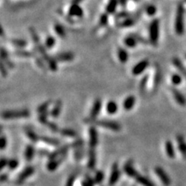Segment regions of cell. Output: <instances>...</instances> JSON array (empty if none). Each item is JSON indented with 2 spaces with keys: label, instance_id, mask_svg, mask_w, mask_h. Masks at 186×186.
<instances>
[{
  "label": "cell",
  "instance_id": "6da1fadb",
  "mask_svg": "<svg viewBox=\"0 0 186 186\" xmlns=\"http://www.w3.org/2000/svg\"><path fill=\"white\" fill-rule=\"evenodd\" d=\"M184 9L182 4L178 5L175 16V22H174V29L178 35H182L184 33Z\"/></svg>",
  "mask_w": 186,
  "mask_h": 186
},
{
  "label": "cell",
  "instance_id": "7a4b0ae2",
  "mask_svg": "<svg viewBox=\"0 0 186 186\" xmlns=\"http://www.w3.org/2000/svg\"><path fill=\"white\" fill-rule=\"evenodd\" d=\"M30 115V111L27 109H16V110H7L4 111L2 113V117L3 119H15L21 118L29 117Z\"/></svg>",
  "mask_w": 186,
  "mask_h": 186
},
{
  "label": "cell",
  "instance_id": "3957f363",
  "mask_svg": "<svg viewBox=\"0 0 186 186\" xmlns=\"http://www.w3.org/2000/svg\"><path fill=\"white\" fill-rule=\"evenodd\" d=\"M159 20H154L150 24L149 34L150 41L153 45L156 46L158 44V38H159Z\"/></svg>",
  "mask_w": 186,
  "mask_h": 186
},
{
  "label": "cell",
  "instance_id": "277c9868",
  "mask_svg": "<svg viewBox=\"0 0 186 186\" xmlns=\"http://www.w3.org/2000/svg\"><path fill=\"white\" fill-rule=\"evenodd\" d=\"M94 123L97 126H101V127L106 128V129H111L113 131H119L121 129L120 124L118 122H115V121L111 120H96Z\"/></svg>",
  "mask_w": 186,
  "mask_h": 186
},
{
  "label": "cell",
  "instance_id": "5b68a950",
  "mask_svg": "<svg viewBox=\"0 0 186 186\" xmlns=\"http://www.w3.org/2000/svg\"><path fill=\"white\" fill-rule=\"evenodd\" d=\"M120 177V171L119 169V165L117 163H114L112 166L110 177L109 180V186H113L119 179Z\"/></svg>",
  "mask_w": 186,
  "mask_h": 186
},
{
  "label": "cell",
  "instance_id": "8992f818",
  "mask_svg": "<svg viewBox=\"0 0 186 186\" xmlns=\"http://www.w3.org/2000/svg\"><path fill=\"white\" fill-rule=\"evenodd\" d=\"M154 171L158 175V178H160L161 182L164 184L165 186H169L171 184V178L168 176V174H167L164 170L161 167H156L154 168Z\"/></svg>",
  "mask_w": 186,
  "mask_h": 186
},
{
  "label": "cell",
  "instance_id": "52a82bcc",
  "mask_svg": "<svg viewBox=\"0 0 186 186\" xmlns=\"http://www.w3.org/2000/svg\"><path fill=\"white\" fill-rule=\"evenodd\" d=\"M149 65V61L148 60H142L140 62H138L136 65H134L133 67L132 73L133 75H140L142 74L144 71L146 70L148 66Z\"/></svg>",
  "mask_w": 186,
  "mask_h": 186
},
{
  "label": "cell",
  "instance_id": "ba28073f",
  "mask_svg": "<svg viewBox=\"0 0 186 186\" xmlns=\"http://www.w3.org/2000/svg\"><path fill=\"white\" fill-rule=\"evenodd\" d=\"M35 171V169L33 166H29L27 167L22 172L20 173V175L17 177L16 182L18 184H21V183L24 182L27 178H28L29 177H30Z\"/></svg>",
  "mask_w": 186,
  "mask_h": 186
},
{
  "label": "cell",
  "instance_id": "9c48e42d",
  "mask_svg": "<svg viewBox=\"0 0 186 186\" xmlns=\"http://www.w3.org/2000/svg\"><path fill=\"white\" fill-rule=\"evenodd\" d=\"M101 109H102V100L100 99H96L95 100L94 103L92 105V109L90 112V119L91 121L95 120L98 115L100 112Z\"/></svg>",
  "mask_w": 186,
  "mask_h": 186
},
{
  "label": "cell",
  "instance_id": "30bf717a",
  "mask_svg": "<svg viewBox=\"0 0 186 186\" xmlns=\"http://www.w3.org/2000/svg\"><path fill=\"white\" fill-rule=\"evenodd\" d=\"M123 170L125 173L130 178H136L137 176L139 174V173L133 168V162L132 160H129L126 164H124Z\"/></svg>",
  "mask_w": 186,
  "mask_h": 186
},
{
  "label": "cell",
  "instance_id": "8fae6325",
  "mask_svg": "<svg viewBox=\"0 0 186 186\" xmlns=\"http://www.w3.org/2000/svg\"><path fill=\"white\" fill-rule=\"evenodd\" d=\"M65 158H66V154L65 155H63V156L60 157V158H55V159H53V160H50L47 164V169L49 171H54L55 170L57 169L59 165L63 162V161H64Z\"/></svg>",
  "mask_w": 186,
  "mask_h": 186
},
{
  "label": "cell",
  "instance_id": "7c38bea8",
  "mask_svg": "<svg viewBox=\"0 0 186 186\" xmlns=\"http://www.w3.org/2000/svg\"><path fill=\"white\" fill-rule=\"evenodd\" d=\"M98 144V133L95 126H91L89 129V146L95 149Z\"/></svg>",
  "mask_w": 186,
  "mask_h": 186
},
{
  "label": "cell",
  "instance_id": "4fadbf2b",
  "mask_svg": "<svg viewBox=\"0 0 186 186\" xmlns=\"http://www.w3.org/2000/svg\"><path fill=\"white\" fill-rule=\"evenodd\" d=\"M71 147V145H68V144H67V145H64V146H63L62 148H59V149L57 150V151H54L53 153L49 154L48 156L49 160L55 159V158H60V157L63 156V155H65L67 151H68L69 148H70Z\"/></svg>",
  "mask_w": 186,
  "mask_h": 186
},
{
  "label": "cell",
  "instance_id": "5bb4252c",
  "mask_svg": "<svg viewBox=\"0 0 186 186\" xmlns=\"http://www.w3.org/2000/svg\"><path fill=\"white\" fill-rule=\"evenodd\" d=\"M135 102H136V99L133 96H127L122 102V107L126 111L131 110L135 105Z\"/></svg>",
  "mask_w": 186,
  "mask_h": 186
},
{
  "label": "cell",
  "instance_id": "9a60e30c",
  "mask_svg": "<svg viewBox=\"0 0 186 186\" xmlns=\"http://www.w3.org/2000/svg\"><path fill=\"white\" fill-rule=\"evenodd\" d=\"M68 14L71 16L81 17L83 15V11H82V9L78 5V4L73 3V5L69 9Z\"/></svg>",
  "mask_w": 186,
  "mask_h": 186
},
{
  "label": "cell",
  "instance_id": "2e32d148",
  "mask_svg": "<svg viewBox=\"0 0 186 186\" xmlns=\"http://www.w3.org/2000/svg\"><path fill=\"white\" fill-rule=\"evenodd\" d=\"M171 92H172L173 96H174V99H175V101L178 102V104L181 105V106H185L186 99H185V98H184V96L181 94V92L175 89H171Z\"/></svg>",
  "mask_w": 186,
  "mask_h": 186
},
{
  "label": "cell",
  "instance_id": "e0dca14e",
  "mask_svg": "<svg viewBox=\"0 0 186 186\" xmlns=\"http://www.w3.org/2000/svg\"><path fill=\"white\" fill-rule=\"evenodd\" d=\"M73 59H74V54L71 52L60 53L55 57V60L57 61H70Z\"/></svg>",
  "mask_w": 186,
  "mask_h": 186
},
{
  "label": "cell",
  "instance_id": "ac0fdd59",
  "mask_svg": "<svg viewBox=\"0 0 186 186\" xmlns=\"http://www.w3.org/2000/svg\"><path fill=\"white\" fill-rule=\"evenodd\" d=\"M177 141H178V147L179 151L184 158H186V143L184 142V137L182 135L177 136Z\"/></svg>",
  "mask_w": 186,
  "mask_h": 186
},
{
  "label": "cell",
  "instance_id": "d6986e66",
  "mask_svg": "<svg viewBox=\"0 0 186 186\" xmlns=\"http://www.w3.org/2000/svg\"><path fill=\"white\" fill-rule=\"evenodd\" d=\"M96 164V154L95 152V149L90 148L89 153V162L88 166L90 169H93Z\"/></svg>",
  "mask_w": 186,
  "mask_h": 186
},
{
  "label": "cell",
  "instance_id": "ffe728a7",
  "mask_svg": "<svg viewBox=\"0 0 186 186\" xmlns=\"http://www.w3.org/2000/svg\"><path fill=\"white\" fill-rule=\"evenodd\" d=\"M34 154H35L34 147L33 145H31V144L27 145L25 149V152H24V157H25L26 160L27 161H32L34 157Z\"/></svg>",
  "mask_w": 186,
  "mask_h": 186
},
{
  "label": "cell",
  "instance_id": "44dd1931",
  "mask_svg": "<svg viewBox=\"0 0 186 186\" xmlns=\"http://www.w3.org/2000/svg\"><path fill=\"white\" fill-rule=\"evenodd\" d=\"M165 152L167 154V156L170 158H174L175 157V152H174V146L170 140H167L165 142Z\"/></svg>",
  "mask_w": 186,
  "mask_h": 186
},
{
  "label": "cell",
  "instance_id": "7402d4cb",
  "mask_svg": "<svg viewBox=\"0 0 186 186\" xmlns=\"http://www.w3.org/2000/svg\"><path fill=\"white\" fill-rule=\"evenodd\" d=\"M118 110V105L115 101H109L106 104V111L109 115H113L116 113Z\"/></svg>",
  "mask_w": 186,
  "mask_h": 186
},
{
  "label": "cell",
  "instance_id": "603a6c76",
  "mask_svg": "<svg viewBox=\"0 0 186 186\" xmlns=\"http://www.w3.org/2000/svg\"><path fill=\"white\" fill-rule=\"evenodd\" d=\"M62 107V102L60 100H57L55 103V106L52 109L51 112H50V116L54 118H57L60 113V110H61Z\"/></svg>",
  "mask_w": 186,
  "mask_h": 186
},
{
  "label": "cell",
  "instance_id": "cb8c5ba5",
  "mask_svg": "<svg viewBox=\"0 0 186 186\" xmlns=\"http://www.w3.org/2000/svg\"><path fill=\"white\" fill-rule=\"evenodd\" d=\"M137 43L138 40L136 38V37H135V35L129 36V37H126L125 40H124V44H125V45L128 47H130V48L136 47Z\"/></svg>",
  "mask_w": 186,
  "mask_h": 186
},
{
  "label": "cell",
  "instance_id": "d4e9b609",
  "mask_svg": "<svg viewBox=\"0 0 186 186\" xmlns=\"http://www.w3.org/2000/svg\"><path fill=\"white\" fill-rule=\"evenodd\" d=\"M40 140L43 141L45 144H49L50 146H54V147H57L60 145V141L57 139H54V138L48 137H40Z\"/></svg>",
  "mask_w": 186,
  "mask_h": 186
},
{
  "label": "cell",
  "instance_id": "484cf974",
  "mask_svg": "<svg viewBox=\"0 0 186 186\" xmlns=\"http://www.w3.org/2000/svg\"><path fill=\"white\" fill-rule=\"evenodd\" d=\"M135 179H136V181H137L139 184H142L143 186H154V183H153L152 181H150L146 177L140 175V174H138Z\"/></svg>",
  "mask_w": 186,
  "mask_h": 186
},
{
  "label": "cell",
  "instance_id": "4316f807",
  "mask_svg": "<svg viewBox=\"0 0 186 186\" xmlns=\"http://www.w3.org/2000/svg\"><path fill=\"white\" fill-rule=\"evenodd\" d=\"M118 57H119V61H120L122 64L126 63V61H127L128 60V57H129L127 51H126L125 49L121 48V47L119 48V50H118Z\"/></svg>",
  "mask_w": 186,
  "mask_h": 186
},
{
  "label": "cell",
  "instance_id": "83f0119b",
  "mask_svg": "<svg viewBox=\"0 0 186 186\" xmlns=\"http://www.w3.org/2000/svg\"><path fill=\"white\" fill-rule=\"evenodd\" d=\"M173 64L175 65V67L178 69V71L181 72V74L183 75V76L186 78V69L184 68V67L183 66L181 60L178 58H177V57H175V58L173 59Z\"/></svg>",
  "mask_w": 186,
  "mask_h": 186
},
{
  "label": "cell",
  "instance_id": "f1b7e54d",
  "mask_svg": "<svg viewBox=\"0 0 186 186\" xmlns=\"http://www.w3.org/2000/svg\"><path fill=\"white\" fill-rule=\"evenodd\" d=\"M60 133L61 135L64 137H67L71 138H76L77 137V133L74 130V129H68V128H64L60 130Z\"/></svg>",
  "mask_w": 186,
  "mask_h": 186
},
{
  "label": "cell",
  "instance_id": "f546056e",
  "mask_svg": "<svg viewBox=\"0 0 186 186\" xmlns=\"http://www.w3.org/2000/svg\"><path fill=\"white\" fill-rule=\"evenodd\" d=\"M161 80V71L159 67H158L155 71V74H154V89H158L160 85V82Z\"/></svg>",
  "mask_w": 186,
  "mask_h": 186
},
{
  "label": "cell",
  "instance_id": "4dcf8cb0",
  "mask_svg": "<svg viewBox=\"0 0 186 186\" xmlns=\"http://www.w3.org/2000/svg\"><path fill=\"white\" fill-rule=\"evenodd\" d=\"M118 3H119L118 0H109L107 6H106V12L108 13H113L116 10Z\"/></svg>",
  "mask_w": 186,
  "mask_h": 186
},
{
  "label": "cell",
  "instance_id": "1f68e13d",
  "mask_svg": "<svg viewBox=\"0 0 186 186\" xmlns=\"http://www.w3.org/2000/svg\"><path fill=\"white\" fill-rule=\"evenodd\" d=\"M26 134H27V137H28L30 140L32 141V142L36 143L38 140H40V137H39L34 130H32V129H27V130H26Z\"/></svg>",
  "mask_w": 186,
  "mask_h": 186
},
{
  "label": "cell",
  "instance_id": "d6a6232c",
  "mask_svg": "<svg viewBox=\"0 0 186 186\" xmlns=\"http://www.w3.org/2000/svg\"><path fill=\"white\" fill-rule=\"evenodd\" d=\"M11 43H12L13 45L16 46L19 48H23V47H25L27 45V41L22 40V39H13V40H11Z\"/></svg>",
  "mask_w": 186,
  "mask_h": 186
},
{
  "label": "cell",
  "instance_id": "836d02e7",
  "mask_svg": "<svg viewBox=\"0 0 186 186\" xmlns=\"http://www.w3.org/2000/svg\"><path fill=\"white\" fill-rule=\"evenodd\" d=\"M52 103V100H47L46 102H44V103L40 105L38 108H37V111L39 113H42V112H46L47 110V108L50 106V105Z\"/></svg>",
  "mask_w": 186,
  "mask_h": 186
},
{
  "label": "cell",
  "instance_id": "e575fe53",
  "mask_svg": "<svg viewBox=\"0 0 186 186\" xmlns=\"http://www.w3.org/2000/svg\"><path fill=\"white\" fill-rule=\"evenodd\" d=\"M19 164H20V162H19V161L17 159H16V158H13V159H10L8 161V168L9 170H15L16 169L17 167L19 166Z\"/></svg>",
  "mask_w": 186,
  "mask_h": 186
},
{
  "label": "cell",
  "instance_id": "d590c367",
  "mask_svg": "<svg viewBox=\"0 0 186 186\" xmlns=\"http://www.w3.org/2000/svg\"><path fill=\"white\" fill-rule=\"evenodd\" d=\"M134 24H135V20H134L133 19L126 18L122 23L119 24V26L122 27H129L133 26Z\"/></svg>",
  "mask_w": 186,
  "mask_h": 186
},
{
  "label": "cell",
  "instance_id": "8d00e7d4",
  "mask_svg": "<svg viewBox=\"0 0 186 186\" xmlns=\"http://www.w3.org/2000/svg\"><path fill=\"white\" fill-rule=\"evenodd\" d=\"M54 30H55L56 34H57L59 37H65V31H64V27L60 26V24H55V26H54Z\"/></svg>",
  "mask_w": 186,
  "mask_h": 186
},
{
  "label": "cell",
  "instance_id": "74e56055",
  "mask_svg": "<svg viewBox=\"0 0 186 186\" xmlns=\"http://www.w3.org/2000/svg\"><path fill=\"white\" fill-rule=\"evenodd\" d=\"M104 179V174L102 171H98L94 178V181L96 184H101Z\"/></svg>",
  "mask_w": 186,
  "mask_h": 186
},
{
  "label": "cell",
  "instance_id": "f35d334b",
  "mask_svg": "<svg viewBox=\"0 0 186 186\" xmlns=\"http://www.w3.org/2000/svg\"><path fill=\"white\" fill-rule=\"evenodd\" d=\"M148 82V75L144 76L143 78L141 79L140 83V91L141 92H144V91H145Z\"/></svg>",
  "mask_w": 186,
  "mask_h": 186
},
{
  "label": "cell",
  "instance_id": "ab89813d",
  "mask_svg": "<svg viewBox=\"0 0 186 186\" xmlns=\"http://www.w3.org/2000/svg\"><path fill=\"white\" fill-rule=\"evenodd\" d=\"M55 44V39L52 37V36H49L47 37V38L46 39L45 41V45L47 48H51L52 47H54V45Z\"/></svg>",
  "mask_w": 186,
  "mask_h": 186
},
{
  "label": "cell",
  "instance_id": "60d3db41",
  "mask_svg": "<svg viewBox=\"0 0 186 186\" xmlns=\"http://www.w3.org/2000/svg\"><path fill=\"white\" fill-rule=\"evenodd\" d=\"M49 115V112H47V111H46V112H42V113H40V115L39 116V122H41L42 124H47V116H48Z\"/></svg>",
  "mask_w": 186,
  "mask_h": 186
},
{
  "label": "cell",
  "instance_id": "b9f144b4",
  "mask_svg": "<svg viewBox=\"0 0 186 186\" xmlns=\"http://www.w3.org/2000/svg\"><path fill=\"white\" fill-rule=\"evenodd\" d=\"M171 82L174 86H178L181 83V77L177 74H174L171 76Z\"/></svg>",
  "mask_w": 186,
  "mask_h": 186
},
{
  "label": "cell",
  "instance_id": "7bdbcfd3",
  "mask_svg": "<svg viewBox=\"0 0 186 186\" xmlns=\"http://www.w3.org/2000/svg\"><path fill=\"white\" fill-rule=\"evenodd\" d=\"M17 56L19 57H30L33 55L32 53L28 52V51H24V50H17L15 53Z\"/></svg>",
  "mask_w": 186,
  "mask_h": 186
},
{
  "label": "cell",
  "instance_id": "ee69618b",
  "mask_svg": "<svg viewBox=\"0 0 186 186\" xmlns=\"http://www.w3.org/2000/svg\"><path fill=\"white\" fill-rule=\"evenodd\" d=\"M156 11H157L156 7L153 5H148L146 9L147 13H148V15H149V16H154V14L156 13Z\"/></svg>",
  "mask_w": 186,
  "mask_h": 186
},
{
  "label": "cell",
  "instance_id": "f6af8a7d",
  "mask_svg": "<svg viewBox=\"0 0 186 186\" xmlns=\"http://www.w3.org/2000/svg\"><path fill=\"white\" fill-rule=\"evenodd\" d=\"M47 126H48V127L50 128V129H51V130H52L54 133H56V132H58V131H60L58 126H57L55 123H54V122H48L47 123Z\"/></svg>",
  "mask_w": 186,
  "mask_h": 186
},
{
  "label": "cell",
  "instance_id": "bcb514c9",
  "mask_svg": "<svg viewBox=\"0 0 186 186\" xmlns=\"http://www.w3.org/2000/svg\"><path fill=\"white\" fill-rule=\"evenodd\" d=\"M76 179V175L75 174H72L67 178V183H66V186H74V183Z\"/></svg>",
  "mask_w": 186,
  "mask_h": 186
},
{
  "label": "cell",
  "instance_id": "7dc6e473",
  "mask_svg": "<svg viewBox=\"0 0 186 186\" xmlns=\"http://www.w3.org/2000/svg\"><path fill=\"white\" fill-rule=\"evenodd\" d=\"M94 180L92 179L89 177H87L86 179L82 182V186H93L94 185Z\"/></svg>",
  "mask_w": 186,
  "mask_h": 186
},
{
  "label": "cell",
  "instance_id": "c3c4849f",
  "mask_svg": "<svg viewBox=\"0 0 186 186\" xmlns=\"http://www.w3.org/2000/svg\"><path fill=\"white\" fill-rule=\"evenodd\" d=\"M107 22H108V15L106 13L102 14L100 17V21H99L100 24L102 26H105L106 25Z\"/></svg>",
  "mask_w": 186,
  "mask_h": 186
},
{
  "label": "cell",
  "instance_id": "681fc988",
  "mask_svg": "<svg viewBox=\"0 0 186 186\" xmlns=\"http://www.w3.org/2000/svg\"><path fill=\"white\" fill-rule=\"evenodd\" d=\"M7 146V139L5 136L2 135L1 137V149L4 150Z\"/></svg>",
  "mask_w": 186,
  "mask_h": 186
},
{
  "label": "cell",
  "instance_id": "f907efd6",
  "mask_svg": "<svg viewBox=\"0 0 186 186\" xmlns=\"http://www.w3.org/2000/svg\"><path fill=\"white\" fill-rule=\"evenodd\" d=\"M8 161L9 160L5 158H2V159H1V161H0V162H1V164H0V168H1V169H3L5 166L8 165Z\"/></svg>",
  "mask_w": 186,
  "mask_h": 186
},
{
  "label": "cell",
  "instance_id": "816d5d0a",
  "mask_svg": "<svg viewBox=\"0 0 186 186\" xmlns=\"http://www.w3.org/2000/svg\"><path fill=\"white\" fill-rule=\"evenodd\" d=\"M1 73H2V75L3 77H5V76L7 75V71H6V68H5V66H4L3 62H2V64H1Z\"/></svg>",
  "mask_w": 186,
  "mask_h": 186
},
{
  "label": "cell",
  "instance_id": "f5cc1de1",
  "mask_svg": "<svg viewBox=\"0 0 186 186\" xmlns=\"http://www.w3.org/2000/svg\"><path fill=\"white\" fill-rule=\"evenodd\" d=\"M0 179H1V181H2V182H4V181H5L7 179H8V174H1V177H0Z\"/></svg>",
  "mask_w": 186,
  "mask_h": 186
},
{
  "label": "cell",
  "instance_id": "db71d44e",
  "mask_svg": "<svg viewBox=\"0 0 186 186\" xmlns=\"http://www.w3.org/2000/svg\"><path fill=\"white\" fill-rule=\"evenodd\" d=\"M128 0H118V2H119V4L121 5H126V2H127Z\"/></svg>",
  "mask_w": 186,
  "mask_h": 186
},
{
  "label": "cell",
  "instance_id": "11a10c76",
  "mask_svg": "<svg viewBox=\"0 0 186 186\" xmlns=\"http://www.w3.org/2000/svg\"><path fill=\"white\" fill-rule=\"evenodd\" d=\"M82 1H83V0H74L73 1V3H75V4H78L79 2H81Z\"/></svg>",
  "mask_w": 186,
  "mask_h": 186
},
{
  "label": "cell",
  "instance_id": "9f6ffc18",
  "mask_svg": "<svg viewBox=\"0 0 186 186\" xmlns=\"http://www.w3.org/2000/svg\"><path fill=\"white\" fill-rule=\"evenodd\" d=\"M134 1H139V0H134Z\"/></svg>",
  "mask_w": 186,
  "mask_h": 186
}]
</instances>
